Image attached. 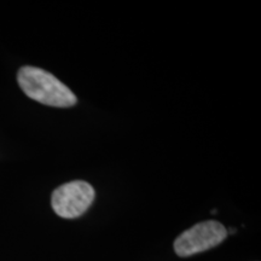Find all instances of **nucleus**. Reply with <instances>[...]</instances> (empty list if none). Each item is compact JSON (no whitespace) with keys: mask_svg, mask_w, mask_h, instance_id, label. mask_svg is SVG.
<instances>
[{"mask_svg":"<svg viewBox=\"0 0 261 261\" xmlns=\"http://www.w3.org/2000/svg\"><path fill=\"white\" fill-rule=\"evenodd\" d=\"M17 81L22 91L29 98L45 106L69 108L76 104V96L68 86L48 71L37 67L21 68Z\"/></svg>","mask_w":261,"mask_h":261,"instance_id":"nucleus-1","label":"nucleus"},{"mask_svg":"<svg viewBox=\"0 0 261 261\" xmlns=\"http://www.w3.org/2000/svg\"><path fill=\"white\" fill-rule=\"evenodd\" d=\"M226 230L223 224L215 220L196 224L177 237L174 252L178 256L188 257L212 249L227 237Z\"/></svg>","mask_w":261,"mask_h":261,"instance_id":"nucleus-2","label":"nucleus"},{"mask_svg":"<svg viewBox=\"0 0 261 261\" xmlns=\"http://www.w3.org/2000/svg\"><path fill=\"white\" fill-rule=\"evenodd\" d=\"M94 196V189L87 181H69L54 191L51 205L58 217L75 219L89 210L93 203Z\"/></svg>","mask_w":261,"mask_h":261,"instance_id":"nucleus-3","label":"nucleus"}]
</instances>
